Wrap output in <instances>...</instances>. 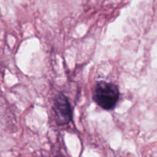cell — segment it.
Instances as JSON below:
<instances>
[{"label": "cell", "instance_id": "2", "mask_svg": "<svg viewBox=\"0 0 157 157\" xmlns=\"http://www.w3.org/2000/svg\"><path fill=\"white\" fill-rule=\"evenodd\" d=\"M54 113L57 123L60 125L67 124L71 121V107L67 97L60 93L54 101Z\"/></svg>", "mask_w": 157, "mask_h": 157}, {"label": "cell", "instance_id": "1", "mask_svg": "<svg viewBox=\"0 0 157 157\" xmlns=\"http://www.w3.org/2000/svg\"><path fill=\"white\" fill-rule=\"evenodd\" d=\"M119 98V90L115 84L104 81H98L95 84L93 99L98 106L104 110L114 108Z\"/></svg>", "mask_w": 157, "mask_h": 157}]
</instances>
